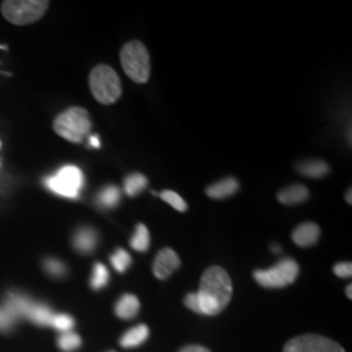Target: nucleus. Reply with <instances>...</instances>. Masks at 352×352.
I'll return each instance as SVG.
<instances>
[{"label":"nucleus","mask_w":352,"mask_h":352,"mask_svg":"<svg viewBox=\"0 0 352 352\" xmlns=\"http://www.w3.org/2000/svg\"><path fill=\"white\" fill-rule=\"evenodd\" d=\"M197 294L200 315L221 314L232 298V282L226 270L219 266L209 267L201 278Z\"/></svg>","instance_id":"1"},{"label":"nucleus","mask_w":352,"mask_h":352,"mask_svg":"<svg viewBox=\"0 0 352 352\" xmlns=\"http://www.w3.org/2000/svg\"><path fill=\"white\" fill-rule=\"evenodd\" d=\"M91 129V120L88 111L82 107H71L56 116L54 131L63 139L78 144Z\"/></svg>","instance_id":"2"},{"label":"nucleus","mask_w":352,"mask_h":352,"mask_svg":"<svg viewBox=\"0 0 352 352\" xmlns=\"http://www.w3.org/2000/svg\"><path fill=\"white\" fill-rule=\"evenodd\" d=\"M89 84L93 97L102 104L115 103L122 96L120 78L110 65L101 64L93 68Z\"/></svg>","instance_id":"3"},{"label":"nucleus","mask_w":352,"mask_h":352,"mask_svg":"<svg viewBox=\"0 0 352 352\" xmlns=\"http://www.w3.org/2000/svg\"><path fill=\"white\" fill-rule=\"evenodd\" d=\"M120 62L126 75L135 82L144 84L151 76V58L144 43L132 41L120 51Z\"/></svg>","instance_id":"4"},{"label":"nucleus","mask_w":352,"mask_h":352,"mask_svg":"<svg viewBox=\"0 0 352 352\" xmlns=\"http://www.w3.org/2000/svg\"><path fill=\"white\" fill-rule=\"evenodd\" d=\"M49 6L45 0H7L1 3V13L13 25H28L42 19Z\"/></svg>","instance_id":"5"},{"label":"nucleus","mask_w":352,"mask_h":352,"mask_svg":"<svg viewBox=\"0 0 352 352\" xmlns=\"http://www.w3.org/2000/svg\"><path fill=\"white\" fill-rule=\"evenodd\" d=\"M299 274V266L292 258H283L270 269L256 270L253 277L258 285L266 289H282L295 282Z\"/></svg>","instance_id":"6"},{"label":"nucleus","mask_w":352,"mask_h":352,"mask_svg":"<svg viewBox=\"0 0 352 352\" xmlns=\"http://www.w3.org/2000/svg\"><path fill=\"white\" fill-rule=\"evenodd\" d=\"M84 176L78 167L65 166L58 171L56 175L46 179V186L55 193L75 199L78 196V190L82 187Z\"/></svg>","instance_id":"7"},{"label":"nucleus","mask_w":352,"mask_h":352,"mask_svg":"<svg viewBox=\"0 0 352 352\" xmlns=\"http://www.w3.org/2000/svg\"><path fill=\"white\" fill-rule=\"evenodd\" d=\"M283 352H344L334 340L316 334H307L289 340Z\"/></svg>","instance_id":"8"},{"label":"nucleus","mask_w":352,"mask_h":352,"mask_svg":"<svg viewBox=\"0 0 352 352\" xmlns=\"http://www.w3.org/2000/svg\"><path fill=\"white\" fill-rule=\"evenodd\" d=\"M180 266V258L174 250L164 248L158 252L153 263V273L158 279L170 277Z\"/></svg>","instance_id":"9"},{"label":"nucleus","mask_w":352,"mask_h":352,"mask_svg":"<svg viewBox=\"0 0 352 352\" xmlns=\"http://www.w3.org/2000/svg\"><path fill=\"white\" fill-rule=\"evenodd\" d=\"M33 300L26 298L21 294L16 292H10L6 296L4 300V308L14 317V320L19 322L21 318H28V314L33 305Z\"/></svg>","instance_id":"10"},{"label":"nucleus","mask_w":352,"mask_h":352,"mask_svg":"<svg viewBox=\"0 0 352 352\" xmlns=\"http://www.w3.org/2000/svg\"><path fill=\"white\" fill-rule=\"evenodd\" d=\"M320 236V227L316 223H302L292 232V240L299 247H311L316 244Z\"/></svg>","instance_id":"11"},{"label":"nucleus","mask_w":352,"mask_h":352,"mask_svg":"<svg viewBox=\"0 0 352 352\" xmlns=\"http://www.w3.org/2000/svg\"><path fill=\"white\" fill-rule=\"evenodd\" d=\"M98 243L97 232L90 227L80 228L74 236V247L77 252L88 254L96 250Z\"/></svg>","instance_id":"12"},{"label":"nucleus","mask_w":352,"mask_h":352,"mask_svg":"<svg viewBox=\"0 0 352 352\" xmlns=\"http://www.w3.org/2000/svg\"><path fill=\"white\" fill-rule=\"evenodd\" d=\"M140 311V300L138 296L126 294L123 295L115 305V314L122 320L135 318Z\"/></svg>","instance_id":"13"},{"label":"nucleus","mask_w":352,"mask_h":352,"mask_svg":"<svg viewBox=\"0 0 352 352\" xmlns=\"http://www.w3.org/2000/svg\"><path fill=\"white\" fill-rule=\"evenodd\" d=\"M238 189H239L238 180L234 177H227L218 183H214L213 186H210L209 188L206 189V193L212 199L221 200V199H226V197L235 195Z\"/></svg>","instance_id":"14"},{"label":"nucleus","mask_w":352,"mask_h":352,"mask_svg":"<svg viewBox=\"0 0 352 352\" xmlns=\"http://www.w3.org/2000/svg\"><path fill=\"white\" fill-rule=\"evenodd\" d=\"M149 327L144 324L138 325V327H132L129 330H126L123 334V337L120 338V346L124 349H135L139 347L140 344H142L145 340L149 338Z\"/></svg>","instance_id":"15"},{"label":"nucleus","mask_w":352,"mask_h":352,"mask_svg":"<svg viewBox=\"0 0 352 352\" xmlns=\"http://www.w3.org/2000/svg\"><path fill=\"white\" fill-rule=\"evenodd\" d=\"M309 196V190L302 184H294L287 188L282 189L278 193V200L283 205H296L305 201Z\"/></svg>","instance_id":"16"},{"label":"nucleus","mask_w":352,"mask_h":352,"mask_svg":"<svg viewBox=\"0 0 352 352\" xmlns=\"http://www.w3.org/2000/svg\"><path fill=\"white\" fill-rule=\"evenodd\" d=\"M54 315L55 314L49 305H46L43 302H33V305L28 314V320L38 327H50L51 320Z\"/></svg>","instance_id":"17"},{"label":"nucleus","mask_w":352,"mask_h":352,"mask_svg":"<svg viewBox=\"0 0 352 352\" xmlns=\"http://www.w3.org/2000/svg\"><path fill=\"white\" fill-rule=\"evenodd\" d=\"M131 247L135 250V251L139 252H146L149 250V245H151V234H149V230L146 228L145 225L139 223L136 226V231L133 234V236L131 238Z\"/></svg>","instance_id":"18"},{"label":"nucleus","mask_w":352,"mask_h":352,"mask_svg":"<svg viewBox=\"0 0 352 352\" xmlns=\"http://www.w3.org/2000/svg\"><path fill=\"white\" fill-rule=\"evenodd\" d=\"M298 170L308 177H322L329 174V166L324 161H305L298 166Z\"/></svg>","instance_id":"19"},{"label":"nucleus","mask_w":352,"mask_h":352,"mask_svg":"<svg viewBox=\"0 0 352 352\" xmlns=\"http://www.w3.org/2000/svg\"><path fill=\"white\" fill-rule=\"evenodd\" d=\"M146 186H148V179L142 174H139V173L126 176V182H124L126 193L128 196H132V197L141 193Z\"/></svg>","instance_id":"20"},{"label":"nucleus","mask_w":352,"mask_h":352,"mask_svg":"<svg viewBox=\"0 0 352 352\" xmlns=\"http://www.w3.org/2000/svg\"><path fill=\"white\" fill-rule=\"evenodd\" d=\"M110 273L103 264H96L93 267V274L90 278V286L93 289H101L109 283Z\"/></svg>","instance_id":"21"},{"label":"nucleus","mask_w":352,"mask_h":352,"mask_svg":"<svg viewBox=\"0 0 352 352\" xmlns=\"http://www.w3.org/2000/svg\"><path fill=\"white\" fill-rule=\"evenodd\" d=\"M81 338L78 334H76L74 331H68V333H62L58 338V346L59 349L64 352H72L77 350L81 346Z\"/></svg>","instance_id":"22"},{"label":"nucleus","mask_w":352,"mask_h":352,"mask_svg":"<svg viewBox=\"0 0 352 352\" xmlns=\"http://www.w3.org/2000/svg\"><path fill=\"white\" fill-rule=\"evenodd\" d=\"M50 327L60 331V334L68 333L72 331V329L75 327V318L65 314H55L51 320Z\"/></svg>","instance_id":"23"},{"label":"nucleus","mask_w":352,"mask_h":352,"mask_svg":"<svg viewBox=\"0 0 352 352\" xmlns=\"http://www.w3.org/2000/svg\"><path fill=\"white\" fill-rule=\"evenodd\" d=\"M120 200V190L116 188L115 186H109L104 189H102L98 197V201L104 208H113L118 205V202Z\"/></svg>","instance_id":"24"},{"label":"nucleus","mask_w":352,"mask_h":352,"mask_svg":"<svg viewBox=\"0 0 352 352\" xmlns=\"http://www.w3.org/2000/svg\"><path fill=\"white\" fill-rule=\"evenodd\" d=\"M131 263H132V258H131L129 253L122 248H119L111 256V264H113V269L119 273H124L126 269L131 266Z\"/></svg>","instance_id":"25"},{"label":"nucleus","mask_w":352,"mask_h":352,"mask_svg":"<svg viewBox=\"0 0 352 352\" xmlns=\"http://www.w3.org/2000/svg\"><path fill=\"white\" fill-rule=\"evenodd\" d=\"M161 199L171 205L174 209L179 212H186L187 210V202L184 201L176 192L174 190H164L161 193Z\"/></svg>","instance_id":"26"},{"label":"nucleus","mask_w":352,"mask_h":352,"mask_svg":"<svg viewBox=\"0 0 352 352\" xmlns=\"http://www.w3.org/2000/svg\"><path fill=\"white\" fill-rule=\"evenodd\" d=\"M43 266H45L46 272L52 277H63V276H65V273H67L65 265L62 261L56 260V258H47L43 263Z\"/></svg>","instance_id":"27"},{"label":"nucleus","mask_w":352,"mask_h":352,"mask_svg":"<svg viewBox=\"0 0 352 352\" xmlns=\"http://www.w3.org/2000/svg\"><path fill=\"white\" fill-rule=\"evenodd\" d=\"M17 321L4 307H0V331H10Z\"/></svg>","instance_id":"28"},{"label":"nucleus","mask_w":352,"mask_h":352,"mask_svg":"<svg viewBox=\"0 0 352 352\" xmlns=\"http://www.w3.org/2000/svg\"><path fill=\"white\" fill-rule=\"evenodd\" d=\"M334 274L340 278H350L352 274L351 263H340L334 266Z\"/></svg>","instance_id":"29"},{"label":"nucleus","mask_w":352,"mask_h":352,"mask_svg":"<svg viewBox=\"0 0 352 352\" xmlns=\"http://www.w3.org/2000/svg\"><path fill=\"white\" fill-rule=\"evenodd\" d=\"M179 352H210L206 347H202V346H197V344H193V346H187L184 349H182Z\"/></svg>","instance_id":"30"},{"label":"nucleus","mask_w":352,"mask_h":352,"mask_svg":"<svg viewBox=\"0 0 352 352\" xmlns=\"http://www.w3.org/2000/svg\"><path fill=\"white\" fill-rule=\"evenodd\" d=\"M90 144L94 146V148H100V140L98 138H90Z\"/></svg>","instance_id":"31"},{"label":"nucleus","mask_w":352,"mask_h":352,"mask_svg":"<svg viewBox=\"0 0 352 352\" xmlns=\"http://www.w3.org/2000/svg\"><path fill=\"white\" fill-rule=\"evenodd\" d=\"M352 286L351 285H349L347 287H346V295L349 296V299H351L352 298Z\"/></svg>","instance_id":"32"},{"label":"nucleus","mask_w":352,"mask_h":352,"mask_svg":"<svg viewBox=\"0 0 352 352\" xmlns=\"http://www.w3.org/2000/svg\"><path fill=\"white\" fill-rule=\"evenodd\" d=\"M346 200L349 201V204H351V189H349V192L346 193Z\"/></svg>","instance_id":"33"},{"label":"nucleus","mask_w":352,"mask_h":352,"mask_svg":"<svg viewBox=\"0 0 352 352\" xmlns=\"http://www.w3.org/2000/svg\"><path fill=\"white\" fill-rule=\"evenodd\" d=\"M272 251L279 252V247H278V245H273V247H272Z\"/></svg>","instance_id":"34"},{"label":"nucleus","mask_w":352,"mask_h":352,"mask_svg":"<svg viewBox=\"0 0 352 352\" xmlns=\"http://www.w3.org/2000/svg\"><path fill=\"white\" fill-rule=\"evenodd\" d=\"M109 352H115V351H109Z\"/></svg>","instance_id":"35"}]
</instances>
